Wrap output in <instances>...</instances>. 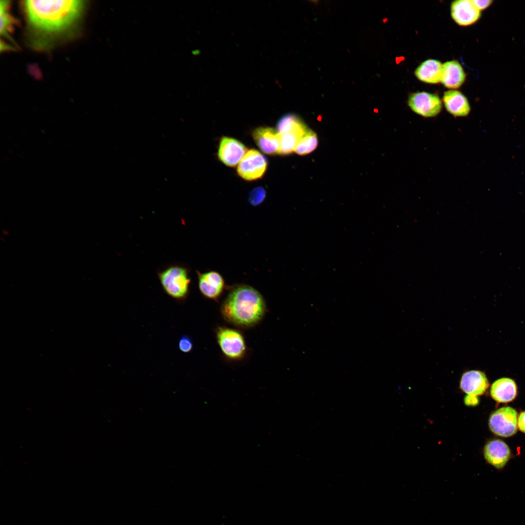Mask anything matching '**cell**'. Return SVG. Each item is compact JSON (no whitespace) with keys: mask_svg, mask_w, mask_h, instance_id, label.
Here are the masks:
<instances>
[{"mask_svg":"<svg viewBox=\"0 0 525 525\" xmlns=\"http://www.w3.org/2000/svg\"><path fill=\"white\" fill-rule=\"evenodd\" d=\"M179 350L183 353H189L193 349V343L188 335H183L178 342Z\"/></svg>","mask_w":525,"mask_h":525,"instance_id":"7402d4cb","label":"cell"},{"mask_svg":"<svg viewBox=\"0 0 525 525\" xmlns=\"http://www.w3.org/2000/svg\"><path fill=\"white\" fill-rule=\"evenodd\" d=\"M442 101L447 111L455 117H463L471 111L469 102L460 91L450 89L444 93Z\"/></svg>","mask_w":525,"mask_h":525,"instance_id":"5bb4252c","label":"cell"},{"mask_svg":"<svg viewBox=\"0 0 525 525\" xmlns=\"http://www.w3.org/2000/svg\"><path fill=\"white\" fill-rule=\"evenodd\" d=\"M265 303L261 294L253 287L245 284L233 287L221 306V313L229 322L242 327H250L263 317Z\"/></svg>","mask_w":525,"mask_h":525,"instance_id":"7a4b0ae2","label":"cell"},{"mask_svg":"<svg viewBox=\"0 0 525 525\" xmlns=\"http://www.w3.org/2000/svg\"><path fill=\"white\" fill-rule=\"evenodd\" d=\"M266 195V191L263 187L255 188L249 193L248 202L252 206H258L264 201Z\"/></svg>","mask_w":525,"mask_h":525,"instance_id":"44dd1931","label":"cell"},{"mask_svg":"<svg viewBox=\"0 0 525 525\" xmlns=\"http://www.w3.org/2000/svg\"><path fill=\"white\" fill-rule=\"evenodd\" d=\"M489 387V382L484 373L478 370H471L462 376L460 388L467 395H482Z\"/></svg>","mask_w":525,"mask_h":525,"instance_id":"4fadbf2b","label":"cell"},{"mask_svg":"<svg viewBox=\"0 0 525 525\" xmlns=\"http://www.w3.org/2000/svg\"><path fill=\"white\" fill-rule=\"evenodd\" d=\"M442 66L435 59H429L422 62L416 69L415 75L420 81L431 84L441 82Z\"/></svg>","mask_w":525,"mask_h":525,"instance_id":"e0dca14e","label":"cell"},{"mask_svg":"<svg viewBox=\"0 0 525 525\" xmlns=\"http://www.w3.org/2000/svg\"><path fill=\"white\" fill-rule=\"evenodd\" d=\"M451 14L453 20L460 26H467L476 22L481 16V11L472 0H457L452 2Z\"/></svg>","mask_w":525,"mask_h":525,"instance_id":"30bf717a","label":"cell"},{"mask_svg":"<svg viewBox=\"0 0 525 525\" xmlns=\"http://www.w3.org/2000/svg\"><path fill=\"white\" fill-rule=\"evenodd\" d=\"M464 403L468 406H474L478 403V399L476 396L468 395L464 399Z\"/></svg>","mask_w":525,"mask_h":525,"instance_id":"cb8c5ba5","label":"cell"},{"mask_svg":"<svg viewBox=\"0 0 525 525\" xmlns=\"http://www.w3.org/2000/svg\"><path fill=\"white\" fill-rule=\"evenodd\" d=\"M475 6L481 11L488 8L491 3L490 0H472Z\"/></svg>","mask_w":525,"mask_h":525,"instance_id":"603a6c76","label":"cell"},{"mask_svg":"<svg viewBox=\"0 0 525 525\" xmlns=\"http://www.w3.org/2000/svg\"><path fill=\"white\" fill-rule=\"evenodd\" d=\"M267 167L265 157L255 149L248 151L238 165L237 173L242 178L252 181L264 175Z\"/></svg>","mask_w":525,"mask_h":525,"instance_id":"52a82bcc","label":"cell"},{"mask_svg":"<svg viewBox=\"0 0 525 525\" xmlns=\"http://www.w3.org/2000/svg\"><path fill=\"white\" fill-rule=\"evenodd\" d=\"M308 130L306 125L300 120L279 133L280 137L279 154L286 155L294 152L299 140Z\"/></svg>","mask_w":525,"mask_h":525,"instance_id":"9a60e30c","label":"cell"},{"mask_svg":"<svg viewBox=\"0 0 525 525\" xmlns=\"http://www.w3.org/2000/svg\"><path fill=\"white\" fill-rule=\"evenodd\" d=\"M9 4L7 0L0 1V35L6 39H10V33L15 22L9 13Z\"/></svg>","mask_w":525,"mask_h":525,"instance_id":"ffe728a7","label":"cell"},{"mask_svg":"<svg viewBox=\"0 0 525 525\" xmlns=\"http://www.w3.org/2000/svg\"><path fill=\"white\" fill-rule=\"evenodd\" d=\"M489 425L495 435L509 437L514 435L518 428V414L509 406L500 408L490 416Z\"/></svg>","mask_w":525,"mask_h":525,"instance_id":"5b68a950","label":"cell"},{"mask_svg":"<svg viewBox=\"0 0 525 525\" xmlns=\"http://www.w3.org/2000/svg\"><path fill=\"white\" fill-rule=\"evenodd\" d=\"M219 347L225 356L232 360L243 358L246 352L243 335L239 331L228 328L219 327L216 331Z\"/></svg>","mask_w":525,"mask_h":525,"instance_id":"277c9868","label":"cell"},{"mask_svg":"<svg viewBox=\"0 0 525 525\" xmlns=\"http://www.w3.org/2000/svg\"><path fill=\"white\" fill-rule=\"evenodd\" d=\"M247 152L246 147L240 141L223 137L219 143L218 157L226 165L233 167L239 163Z\"/></svg>","mask_w":525,"mask_h":525,"instance_id":"9c48e42d","label":"cell"},{"mask_svg":"<svg viewBox=\"0 0 525 525\" xmlns=\"http://www.w3.org/2000/svg\"><path fill=\"white\" fill-rule=\"evenodd\" d=\"M407 104L414 112L424 118L437 116L442 108V101L438 95L425 91L410 94Z\"/></svg>","mask_w":525,"mask_h":525,"instance_id":"8992f818","label":"cell"},{"mask_svg":"<svg viewBox=\"0 0 525 525\" xmlns=\"http://www.w3.org/2000/svg\"><path fill=\"white\" fill-rule=\"evenodd\" d=\"M466 74L460 64L451 60L443 64L441 82L447 88L455 89L464 83Z\"/></svg>","mask_w":525,"mask_h":525,"instance_id":"2e32d148","label":"cell"},{"mask_svg":"<svg viewBox=\"0 0 525 525\" xmlns=\"http://www.w3.org/2000/svg\"><path fill=\"white\" fill-rule=\"evenodd\" d=\"M490 393L491 397L497 402H509L517 396L516 384L511 379L502 378L492 384Z\"/></svg>","mask_w":525,"mask_h":525,"instance_id":"ac0fdd59","label":"cell"},{"mask_svg":"<svg viewBox=\"0 0 525 525\" xmlns=\"http://www.w3.org/2000/svg\"><path fill=\"white\" fill-rule=\"evenodd\" d=\"M24 11L36 42L43 45L68 33L83 13L85 1L26 0Z\"/></svg>","mask_w":525,"mask_h":525,"instance_id":"6da1fadb","label":"cell"},{"mask_svg":"<svg viewBox=\"0 0 525 525\" xmlns=\"http://www.w3.org/2000/svg\"><path fill=\"white\" fill-rule=\"evenodd\" d=\"M318 145L316 134L309 130L298 143L294 152L299 155H305L313 151Z\"/></svg>","mask_w":525,"mask_h":525,"instance_id":"d6986e66","label":"cell"},{"mask_svg":"<svg viewBox=\"0 0 525 525\" xmlns=\"http://www.w3.org/2000/svg\"><path fill=\"white\" fill-rule=\"evenodd\" d=\"M518 427L521 431L525 433V411L522 412L518 417Z\"/></svg>","mask_w":525,"mask_h":525,"instance_id":"d4e9b609","label":"cell"},{"mask_svg":"<svg viewBox=\"0 0 525 525\" xmlns=\"http://www.w3.org/2000/svg\"><path fill=\"white\" fill-rule=\"evenodd\" d=\"M198 289L206 298L217 299L221 295L225 287L223 277L218 272L209 271L201 272L196 270Z\"/></svg>","mask_w":525,"mask_h":525,"instance_id":"ba28073f","label":"cell"},{"mask_svg":"<svg viewBox=\"0 0 525 525\" xmlns=\"http://www.w3.org/2000/svg\"><path fill=\"white\" fill-rule=\"evenodd\" d=\"M252 137L263 153L270 155L279 154L280 137L276 130L269 127H259L253 131Z\"/></svg>","mask_w":525,"mask_h":525,"instance_id":"8fae6325","label":"cell"},{"mask_svg":"<svg viewBox=\"0 0 525 525\" xmlns=\"http://www.w3.org/2000/svg\"><path fill=\"white\" fill-rule=\"evenodd\" d=\"M486 461L497 469L503 468L508 461L510 451L508 445L500 439L490 441L484 449Z\"/></svg>","mask_w":525,"mask_h":525,"instance_id":"7c38bea8","label":"cell"},{"mask_svg":"<svg viewBox=\"0 0 525 525\" xmlns=\"http://www.w3.org/2000/svg\"><path fill=\"white\" fill-rule=\"evenodd\" d=\"M158 278L164 292L178 301L185 300L191 283L190 269L183 263L174 262L158 268Z\"/></svg>","mask_w":525,"mask_h":525,"instance_id":"3957f363","label":"cell"}]
</instances>
